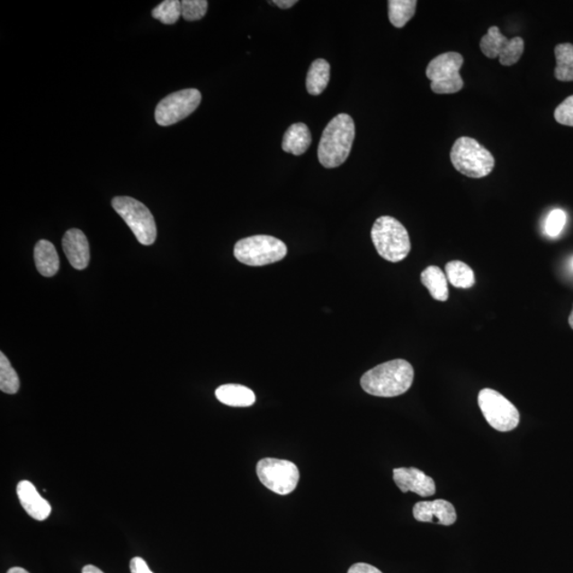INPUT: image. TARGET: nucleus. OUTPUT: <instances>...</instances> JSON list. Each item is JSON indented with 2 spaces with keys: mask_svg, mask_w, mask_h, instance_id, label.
Masks as SVG:
<instances>
[{
  "mask_svg": "<svg viewBox=\"0 0 573 573\" xmlns=\"http://www.w3.org/2000/svg\"><path fill=\"white\" fill-rule=\"evenodd\" d=\"M413 380V366L406 360L397 359L366 372L360 385L373 397L395 398L406 393L411 388Z\"/></svg>",
  "mask_w": 573,
  "mask_h": 573,
  "instance_id": "1",
  "label": "nucleus"
},
{
  "mask_svg": "<svg viewBox=\"0 0 573 573\" xmlns=\"http://www.w3.org/2000/svg\"><path fill=\"white\" fill-rule=\"evenodd\" d=\"M356 128L353 118L347 114H339L328 122L324 129L318 157L325 168L332 169L341 166L351 155Z\"/></svg>",
  "mask_w": 573,
  "mask_h": 573,
  "instance_id": "2",
  "label": "nucleus"
},
{
  "mask_svg": "<svg viewBox=\"0 0 573 573\" xmlns=\"http://www.w3.org/2000/svg\"><path fill=\"white\" fill-rule=\"evenodd\" d=\"M377 253L388 262L399 263L409 255L411 241L407 230L393 217L382 216L371 232Z\"/></svg>",
  "mask_w": 573,
  "mask_h": 573,
  "instance_id": "3",
  "label": "nucleus"
},
{
  "mask_svg": "<svg viewBox=\"0 0 573 573\" xmlns=\"http://www.w3.org/2000/svg\"><path fill=\"white\" fill-rule=\"evenodd\" d=\"M453 167L471 179L488 176L495 167V158L486 147L474 139L460 138L451 152Z\"/></svg>",
  "mask_w": 573,
  "mask_h": 573,
  "instance_id": "4",
  "label": "nucleus"
},
{
  "mask_svg": "<svg viewBox=\"0 0 573 573\" xmlns=\"http://www.w3.org/2000/svg\"><path fill=\"white\" fill-rule=\"evenodd\" d=\"M287 251V246L273 236L256 235L239 240L234 247V255L241 264L263 267L281 262Z\"/></svg>",
  "mask_w": 573,
  "mask_h": 573,
  "instance_id": "5",
  "label": "nucleus"
},
{
  "mask_svg": "<svg viewBox=\"0 0 573 573\" xmlns=\"http://www.w3.org/2000/svg\"><path fill=\"white\" fill-rule=\"evenodd\" d=\"M112 205L141 245L155 244L157 235V224L155 217L145 204L133 198L116 197L112 201Z\"/></svg>",
  "mask_w": 573,
  "mask_h": 573,
  "instance_id": "6",
  "label": "nucleus"
},
{
  "mask_svg": "<svg viewBox=\"0 0 573 573\" xmlns=\"http://www.w3.org/2000/svg\"><path fill=\"white\" fill-rule=\"evenodd\" d=\"M464 58L458 52H446L430 61L426 69L431 90L439 94H456L462 90L464 81L460 75Z\"/></svg>",
  "mask_w": 573,
  "mask_h": 573,
  "instance_id": "7",
  "label": "nucleus"
},
{
  "mask_svg": "<svg viewBox=\"0 0 573 573\" xmlns=\"http://www.w3.org/2000/svg\"><path fill=\"white\" fill-rule=\"evenodd\" d=\"M478 405L490 427L509 433L519 425V412L511 401L495 389H483L478 395Z\"/></svg>",
  "mask_w": 573,
  "mask_h": 573,
  "instance_id": "8",
  "label": "nucleus"
},
{
  "mask_svg": "<svg viewBox=\"0 0 573 573\" xmlns=\"http://www.w3.org/2000/svg\"><path fill=\"white\" fill-rule=\"evenodd\" d=\"M258 479L272 492L288 495L298 487V466L287 460L265 458L257 463Z\"/></svg>",
  "mask_w": 573,
  "mask_h": 573,
  "instance_id": "9",
  "label": "nucleus"
},
{
  "mask_svg": "<svg viewBox=\"0 0 573 573\" xmlns=\"http://www.w3.org/2000/svg\"><path fill=\"white\" fill-rule=\"evenodd\" d=\"M202 100V94L196 88H187L168 94L156 109V121L159 126H173L192 115Z\"/></svg>",
  "mask_w": 573,
  "mask_h": 573,
  "instance_id": "10",
  "label": "nucleus"
},
{
  "mask_svg": "<svg viewBox=\"0 0 573 573\" xmlns=\"http://www.w3.org/2000/svg\"><path fill=\"white\" fill-rule=\"evenodd\" d=\"M480 49L488 58H499L501 65L512 67L521 60L524 51V40L516 37L507 39L498 27H490L480 42Z\"/></svg>",
  "mask_w": 573,
  "mask_h": 573,
  "instance_id": "11",
  "label": "nucleus"
},
{
  "mask_svg": "<svg viewBox=\"0 0 573 573\" xmlns=\"http://www.w3.org/2000/svg\"><path fill=\"white\" fill-rule=\"evenodd\" d=\"M395 484L403 493L413 492L422 497H430L435 494V483L433 478L416 468H400L393 470Z\"/></svg>",
  "mask_w": 573,
  "mask_h": 573,
  "instance_id": "12",
  "label": "nucleus"
},
{
  "mask_svg": "<svg viewBox=\"0 0 573 573\" xmlns=\"http://www.w3.org/2000/svg\"><path fill=\"white\" fill-rule=\"evenodd\" d=\"M413 516L417 522L452 525L457 521L456 509L444 499L421 501L413 507Z\"/></svg>",
  "mask_w": 573,
  "mask_h": 573,
  "instance_id": "13",
  "label": "nucleus"
},
{
  "mask_svg": "<svg viewBox=\"0 0 573 573\" xmlns=\"http://www.w3.org/2000/svg\"><path fill=\"white\" fill-rule=\"evenodd\" d=\"M63 250L76 270H85L90 263V244L85 233L78 228L69 229L64 235Z\"/></svg>",
  "mask_w": 573,
  "mask_h": 573,
  "instance_id": "14",
  "label": "nucleus"
},
{
  "mask_svg": "<svg viewBox=\"0 0 573 573\" xmlns=\"http://www.w3.org/2000/svg\"><path fill=\"white\" fill-rule=\"evenodd\" d=\"M16 493L29 516L39 522H43L49 517L51 506L49 501L39 494L31 481L23 480L17 484Z\"/></svg>",
  "mask_w": 573,
  "mask_h": 573,
  "instance_id": "15",
  "label": "nucleus"
},
{
  "mask_svg": "<svg viewBox=\"0 0 573 573\" xmlns=\"http://www.w3.org/2000/svg\"><path fill=\"white\" fill-rule=\"evenodd\" d=\"M312 138L310 130L305 123H293L282 139V150L295 157L302 156L309 149Z\"/></svg>",
  "mask_w": 573,
  "mask_h": 573,
  "instance_id": "16",
  "label": "nucleus"
},
{
  "mask_svg": "<svg viewBox=\"0 0 573 573\" xmlns=\"http://www.w3.org/2000/svg\"><path fill=\"white\" fill-rule=\"evenodd\" d=\"M34 262L40 274L51 277L60 268V259L55 246L47 240H40L34 247Z\"/></svg>",
  "mask_w": 573,
  "mask_h": 573,
  "instance_id": "17",
  "label": "nucleus"
},
{
  "mask_svg": "<svg viewBox=\"0 0 573 573\" xmlns=\"http://www.w3.org/2000/svg\"><path fill=\"white\" fill-rule=\"evenodd\" d=\"M216 398L229 407H250L256 397L251 389L241 385H224L216 389Z\"/></svg>",
  "mask_w": 573,
  "mask_h": 573,
  "instance_id": "18",
  "label": "nucleus"
},
{
  "mask_svg": "<svg viewBox=\"0 0 573 573\" xmlns=\"http://www.w3.org/2000/svg\"><path fill=\"white\" fill-rule=\"evenodd\" d=\"M421 281L428 289L431 297L440 302H446L449 298L447 276L436 265H430L422 272Z\"/></svg>",
  "mask_w": 573,
  "mask_h": 573,
  "instance_id": "19",
  "label": "nucleus"
},
{
  "mask_svg": "<svg viewBox=\"0 0 573 573\" xmlns=\"http://www.w3.org/2000/svg\"><path fill=\"white\" fill-rule=\"evenodd\" d=\"M330 79V65L324 58H318L311 64L307 74L306 88L312 96L321 94L329 84Z\"/></svg>",
  "mask_w": 573,
  "mask_h": 573,
  "instance_id": "20",
  "label": "nucleus"
},
{
  "mask_svg": "<svg viewBox=\"0 0 573 573\" xmlns=\"http://www.w3.org/2000/svg\"><path fill=\"white\" fill-rule=\"evenodd\" d=\"M447 280L453 287L470 289L475 286L476 277L474 271L463 262H449L445 267Z\"/></svg>",
  "mask_w": 573,
  "mask_h": 573,
  "instance_id": "21",
  "label": "nucleus"
},
{
  "mask_svg": "<svg viewBox=\"0 0 573 573\" xmlns=\"http://www.w3.org/2000/svg\"><path fill=\"white\" fill-rule=\"evenodd\" d=\"M555 58H557V67L554 69V76L559 81H573V45L560 44L554 49Z\"/></svg>",
  "mask_w": 573,
  "mask_h": 573,
  "instance_id": "22",
  "label": "nucleus"
},
{
  "mask_svg": "<svg viewBox=\"0 0 573 573\" xmlns=\"http://www.w3.org/2000/svg\"><path fill=\"white\" fill-rule=\"evenodd\" d=\"M416 0H389V20L397 28H403L416 14Z\"/></svg>",
  "mask_w": 573,
  "mask_h": 573,
  "instance_id": "23",
  "label": "nucleus"
},
{
  "mask_svg": "<svg viewBox=\"0 0 573 573\" xmlns=\"http://www.w3.org/2000/svg\"><path fill=\"white\" fill-rule=\"evenodd\" d=\"M21 387L20 378L12 368L9 359L0 353V389L4 393L15 394Z\"/></svg>",
  "mask_w": 573,
  "mask_h": 573,
  "instance_id": "24",
  "label": "nucleus"
},
{
  "mask_svg": "<svg viewBox=\"0 0 573 573\" xmlns=\"http://www.w3.org/2000/svg\"><path fill=\"white\" fill-rule=\"evenodd\" d=\"M182 15V3L179 0H165L153 9L152 16L165 25H174Z\"/></svg>",
  "mask_w": 573,
  "mask_h": 573,
  "instance_id": "25",
  "label": "nucleus"
},
{
  "mask_svg": "<svg viewBox=\"0 0 573 573\" xmlns=\"http://www.w3.org/2000/svg\"><path fill=\"white\" fill-rule=\"evenodd\" d=\"M182 16L188 22L203 19L209 9L206 0H183Z\"/></svg>",
  "mask_w": 573,
  "mask_h": 573,
  "instance_id": "26",
  "label": "nucleus"
},
{
  "mask_svg": "<svg viewBox=\"0 0 573 573\" xmlns=\"http://www.w3.org/2000/svg\"><path fill=\"white\" fill-rule=\"evenodd\" d=\"M567 221V216L562 210H554L549 214L546 223L545 230L548 236L551 237H557L562 233L563 228Z\"/></svg>",
  "mask_w": 573,
  "mask_h": 573,
  "instance_id": "27",
  "label": "nucleus"
},
{
  "mask_svg": "<svg viewBox=\"0 0 573 573\" xmlns=\"http://www.w3.org/2000/svg\"><path fill=\"white\" fill-rule=\"evenodd\" d=\"M554 118L560 125L573 127V94L555 109Z\"/></svg>",
  "mask_w": 573,
  "mask_h": 573,
  "instance_id": "28",
  "label": "nucleus"
},
{
  "mask_svg": "<svg viewBox=\"0 0 573 573\" xmlns=\"http://www.w3.org/2000/svg\"><path fill=\"white\" fill-rule=\"evenodd\" d=\"M130 569H131V573H153L149 566L145 562V560L139 557L131 560Z\"/></svg>",
  "mask_w": 573,
  "mask_h": 573,
  "instance_id": "29",
  "label": "nucleus"
},
{
  "mask_svg": "<svg viewBox=\"0 0 573 573\" xmlns=\"http://www.w3.org/2000/svg\"><path fill=\"white\" fill-rule=\"evenodd\" d=\"M347 573H382L380 569H377L376 567L365 564V563H357L348 569Z\"/></svg>",
  "mask_w": 573,
  "mask_h": 573,
  "instance_id": "30",
  "label": "nucleus"
},
{
  "mask_svg": "<svg viewBox=\"0 0 573 573\" xmlns=\"http://www.w3.org/2000/svg\"><path fill=\"white\" fill-rule=\"evenodd\" d=\"M277 5V7L286 10L293 7L294 4H297V0H276L273 2Z\"/></svg>",
  "mask_w": 573,
  "mask_h": 573,
  "instance_id": "31",
  "label": "nucleus"
},
{
  "mask_svg": "<svg viewBox=\"0 0 573 573\" xmlns=\"http://www.w3.org/2000/svg\"><path fill=\"white\" fill-rule=\"evenodd\" d=\"M82 573H104L103 570H100L98 567L94 565H86L82 569Z\"/></svg>",
  "mask_w": 573,
  "mask_h": 573,
  "instance_id": "32",
  "label": "nucleus"
},
{
  "mask_svg": "<svg viewBox=\"0 0 573 573\" xmlns=\"http://www.w3.org/2000/svg\"><path fill=\"white\" fill-rule=\"evenodd\" d=\"M7 573H29L26 569H22V567H13L8 570Z\"/></svg>",
  "mask_w": 573,
  "mask_h": 573,
  "instance_id": "33",
  "label": "nucleus"
},
{
  "mask_svg": "<svg viewBox=\"0 0 573 573\" xmlns=\"http://www.w3.org/2000/svg\"><path fill=\"white\" fill-rule=\"evenodd\" d=\"M569 321L570 327L573 329V309H572V311L570 313Z\"/></svg>",
  "mask_w": 573,
  "mask_h": 573,
  "instance_id": "34",
  "label": "nucleus"
},
{
  "mask_svg": "<svg viewBox=\"0 0 573 573\" xmlns=\"http://www.w3.org/2000/svg\"><path fill=\"white\" fill-rule=\"evenodd\" d=\"M572 268H573V259H572V263H571Z\"/></svg>",
  "mask_w": 573,
  "mask_h": 573,
  "instance_id": "35",
  "label": "nucleus"
}]
</instances>
